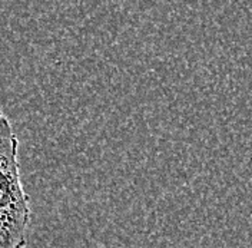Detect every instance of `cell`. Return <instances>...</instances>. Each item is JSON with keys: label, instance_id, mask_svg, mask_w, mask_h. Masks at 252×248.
<instances>
[{"label": "cell", "instance_id": "cell-1", "mask_svg": "<svg viewBox=\"0 0 252 248\" xmlns=\"http://www.w3.org/2000/svg\"><path fill=\"white\" fill-rule=\"evenodd\" d=\"M19 140L0 109V248H26L31 201L20 178Z\"/></svg>", "mask_w": 252, "mask_h": 248}]
</instances>
